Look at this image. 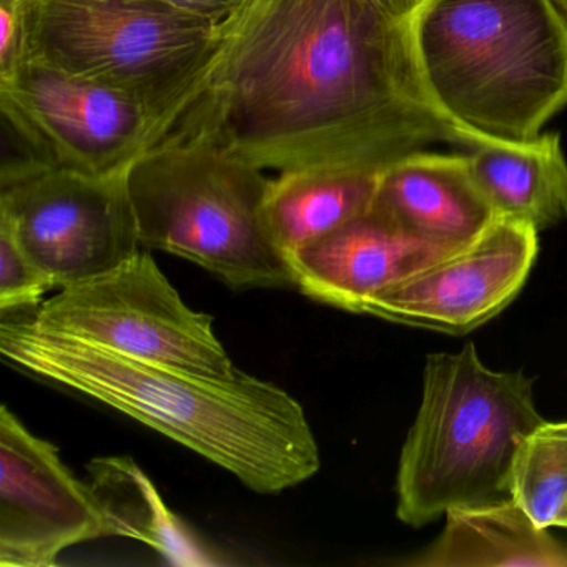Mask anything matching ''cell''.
I'll return each instance as SVG.
<instances>
[{"label": "cell", "instance_id": "1", "mask_svg": "<svg viewBox=\"0 0 567 567\" xmlns=\"http://www.w3.org/2000/svg\"><path fill=\"white\" fill-rule=\"evenodd\" d=\"M437 142L481 145L427 97L401 0H247L154 147L280 175L383 172Z\"/></svg>", "mask_w": 567, "mask_h": 567}, {"label": "cell", "instance_id": "2", "mask_svg": "<svg viewBox=\"0 0 567 567\" xmlns=\"http://www.w3.org/2000/svg\"><path fill=\"white\" fill-rule=\"evenodd\" d=\"M0 354L25 373L154 427L257 493H284L320 470V446L303 406L244 371L212 377L135 360L42 328L28 311L2 315Z\"/></svg>", "mask_w": 567, "mask_h": 567}, {"label": "cell", "instance_id": "3", "mask_svg": "<svg viewBox=\"0 0 567 567\" xmlns=\"http://www.w3.org/2000/svg\"><path fill=\"white\" fill-rule=\"evenodd\" d=\"M411 41L434 107L481 145L534 141L567 105V19L553 0H426Z\"/></svg>", "mask_w": 567, "mask_h": 567}, {"label": "cell", "instance_id": "4", "mask_svg": "<svg viewBox=\"0 0 567 567\" xmlns=\"http://www.w3.org/2000/svg\"><path fill=\"white\" fill-rule=\"evenodd\" d=\"M544 421L524 371L491 370L473 343L430 354L398 467V517L421 527L453 509L513 499L517 454Z\"/></svg>", "mask_w": 567, "mask_h": 567}, {"label": "cell", "instance_id": "5", "mask_svg": "<svg viewBox=\"0 0 567 567\" xmlns=\"http://www.w3.org/2000/svg\"><path fill=\"white\" fill-rule=\"evenodd\" d=\"M270 181L207 145L151 148L127 172L142 247L185 258L234 288L295 285L265 220Z\"/></svg>", "mask_w": 567, "mask_h": 567}, {"label": "cell", "instance_id": "6", "mask_svg": "<svg viewBox=\"0 0 567 567\" xmlns=\"http://www.w3.org/2000/svg\"><path fill=\"white\" fill-rule=\"evenodd\" d=\"M19 2L24 59L132 95L157 118L161 135L217 41V24L165 0Z\"/></svg>", "mask_w": 567, "mask_h": 567}, {"label": "cell", "instance_id": "7", "mask_svg": "<svg viewBox=\"0 0 567 567\" xmlns=\"http://www.w3.org/2000/svg\"><path fill=\"white\" fill-rule=\"evenodd\" d=\"M32 318L42 328L135 360L212 377L237 371L215 334L214 318L192 310L147 251L61 288Z\"/></svg>", "mask_w": 567, "mask_h": 567}, {"label": "cell", "instance_id": "8", "mask_svg": "<svg viewBox=\"0 0 567 567\" xmlns=\"http://www.w3.org/2000/svg\"><path fill=\"white\" fill-rule=\"evenodd\" d=\"M0 224L55 288L107 274L142 247L127 175L91 177L28 157L2 167Z\"/></svg>", "mask_w": 567, "mask_h": 567}, {"label": "cell", "instance_id": "9", "mask_svg": "<svg viewBox=\"0 0 567 567\" xmlns=\"http://www.w3.org/2000/svg\"><path fill=\"white\" fill-rule=\"evenodd\" d=\"M0 111L28 158L91 177L127 175L161 135L132 95L32 59L0 72Z\"/></svg>", "mask_w": 567, "mask_h": 567}, {"label": "cell", "instance_id": "10", "mask_svg": "<svg viewBox=\"0 0 567 567\" xmlns=\"http://www.w3.org/2000/svg\"><path fill=\"white\" fill-rule=\"evenodd\" d=\"M91 484L62 463L58 447L0 410V566L48 567L69 547L109 537Z\"/></svg>", "mask_w": 567, "mask_h": 567}, {"label": "cell", "instance_id": "11", "mask_svg": "<svg viewBox=\"0 0 567 567\" xmlns=\"http://www.w3.org/2000/svg\"><path fill=\"white\" fill-rule=\"evenodd\" d=\"M539 231L497 218L461 250L374 295L363 313L408 327L466 334L506 310L529 278Z\"/></svg>", "mask_w": 567, "mask_h": 567}, {"label": "cell", "instance_id": "12", "mask_svg": "<svg viewBox=\"0 0 567 567\" xmlns=\"http://www.w3.org/2000/svg\"><path fill=\"white\" fill-rule=\"evenodd\" d=\"M454 251L371 207L295 251L290 265L295 285L305 295L363 313L371 297Z\"/></svg>", "mask_w": 567, "mask_h": 567}, {"label": "cell", "instance_id": "13", "mask_svg": "<svg viewBox=\"0 0 567 567\" xmlns=\"http://www.w3.org/2000/svg\"><path fill=\"white\" fill-rule=\"evenodd\" d=\"M373 207L451 250L473 244L499 218L477 185L467 155L424 151L381 174Z\"/></svg>", "mask_w": 567, "mask_h": 567}, {"label": "cell", "instance_id": "14", "mask_svg": "<svg viewBox=\"0 0 567 567\" xmlns=\"http://www.w3.org/2000/svg\"><path fill=\"white\" fill-rule=\"evenodd\" d=\"M411 567H567V543L537 526L513 499L446 513L434 543Z\"/></svg>", "mask_w": 567, "mask_h": 567}, {"label": "cell", "instance_id": "15", "mask_svg": "<svg viewBox=\"0 0 567 567\" xmlns=\"http://www.w3.org/2000/svg\"><path fill=\"white\" fill-rule=\"evenodd\" d=\"M471 172L497 217L537 231L567 218V161L559 134L523 144H486L467 155Z\"/></svg>", "mask_w": 567, "mask_h": 567}, {"label": "cell", "instance_id": "16", "mask_svg": "<svg viewBox=\"0 0 567 567\" xmlns=\"http://www.w3.org/2000/svg\"><path fill=\"white\" fill-rule=\"evenodd\" d=\"M383 172L308 171L271 178L265 220L275 244L290 260L295 251L370 210Z\"/></svg>", "mask_w": 567, "mask_h": 567}, {"label": "cell", "instance_id": "17", "mask_svg": "<svg viewBox=\"0 0 567 567\" xmlns=\"http://www.w3.org/2000/svg\"><path fill=\"white\" fill-rule=\"evenodd\" d=\"M89 471V484L107 516L112 536L134 537L174 563H200L194 539L134 461L104 457L92 461Z\"/></svg>", "mask_w": 567, "mask_h": 567}, {"label": "cell", "instance_id": "18", "mask_svg": "<svg viewBox=\"0 0 567 567\" xmlns=\"http://www.w3.org/2000/svg\"><path fill=\"white\" fill-rule=\"evenodd\" d=\"M511 494L537 526L556 527L567 507V421H544L526 437Z\"/></svg>", "mask_w": 567, "mask_h": 567}, {"label": "cell", "instance_id": "19", "mask_svg": "<svg viewBox=\"0 0 567 567\" xmlns=\"http://www.w3.org/2000/svg\"><path fill=\"white\" fill-rule=\"evenodd\" d=\"M54 281L25 254L8 225L0 224V315L35 311Z\"/></svg>", "mask_w": 567, "mask_h": 567}, {"label": "cell", "instance_id": "20", "mask_svg": "<svg viewBox=\"0 0 567 567\" xmlns=\"http://www.w3.org/2000/svg\"><path fill=\"white\" fill-rule=\"evenodd\" d=\"M24 61V24L21 2L0 0V72Z\"/></svg>", "mask_w": 567, "mask_h": 567}, {"label": "cell", "instance_id": "21", "mask_svg": "<svg viewBox=\"0 0 567 567\" xmlns=\"http://www.w3.org/2000/svg\"><path fill=\"white\" fill-rule=\"evenodd\" d=\"M167 4L182 9L188 14L221 25L244 8L247 0H165Z\"/></svg>", "mask_w": 567, "mask_h": 567}, {"label": "cell", "instance_id": "22", "mask_svg": "<svg viewBox=\"0 0 567 567\" xmlns=\"http://www.w3.org/2000/svg\"><path fill=\"white\" fill-rule=\"evenodd\" d=\"M424 2H426V0H401V4H403V8L406 9L410 16H413Z\"/></svg>", "mask_w": 567, "mask_h": 567}, {"label": "cell", "instance_id": "23", "mask_svg": "<svg viewBox=\"0 0 567 567\" xmlns=\"http://www.w3.org/2000/svg\"><path fill=\"white\" fill-rule=\"evenodd\" d=\"M553 4L563 12L564 18L567 19V0H553Z\"/></svg>", "mask_w": 567, "mask_h": 567}, {"label": "cell", "instance_id": "24", "mask_svg": "<svg viewBox=\"0 0 567 567\" xmlns=\"http://www.w3.org/2000/svg\"><path fill=\"white\" fill-rule=\"evenodd\" d=\"M556 527H567V507L560 514L559 520H557Z\"/></svg>", "mask_w": 567, "mask_h": 567}]
</instances>
